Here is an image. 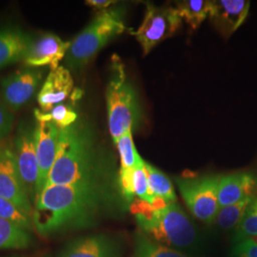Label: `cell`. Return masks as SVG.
Instances as JSON below:
<instances>
[{
    "instance_id": "6da1fadb",
    "label": "cell",
    "mask_w": 257,
    "mask_h": 257,
    "mask_svg": "<svg viewBox=\"0 0 257 257\" xmlns=\"http://www.w3.org/2000/svg\"><path fill=\"white\" fill-rule=\"evenodd\" d=\"M100 202L97 183L46 186L35 201L33 224L48 236L85 224Z\"/></svg>"
},
{
    "instance_id": "7a4b0ae2",
    "label": "cell",
    "mask_w": 257,
    "mask_h": 257,
    "mask_svg": "<svg viewBox=\"0 0 257 257\" xmlns=\"http://www.w3.org/2000/svg\"><path fill=\"white\" fill-rule=\"evenodd\" d=\"M96 159L91 130L81 122L59 128L57 155L46 186L96 183Z\"/></svg>"
},
{
    "instance_id": "3957f363",
    "label": "cell",
    "mask_w": 257,
    "mask_h": 257,
    "mask_svg": "<svg viewBox=\"0 0 257 257\" xmlns=\"http://www.w3.org/2000/svg\"><path fill=\"white\" fill-rule=\"evenodd\" d=\"M124 31L118 11H103L72 41L65 67L73 71L82 69L110 39Z\"/></svg>"
},
{
    "instance_id": "277c9868",
    "label": "cell",
    "mask_w": 257,
    "mask_h": 257,
    "mask_svg": "<svg viewBox=\"0 0 257 257\" xmlns=\"http://www.w3.org/2000/svg\"><path fill=\"white\" fill-rule=\"evenodd\" d=\"M112 65L106 98L110 137L116 143L137 123L138 107L137 94L127 79L123 65L118 62Z\"/></svg>"
},
{
    "instance_id": "5b68a950",
    "label": "cell",
    "mask_w": 257,
    "mask_h": 257,
    "mask_svg": "<svg viewBox=\"0 0 257 257\" xmlns=\"http://www.w3.org/2000/svg\"><path fill=\"white\" fill-rule=\"evenodd\" d=\"M138 226L149 238L173 248H189L196 241L197 232L182 208L171 203L165 210L156 211L153 219L137 217Z\"/></svg>"
},
{
    "instance_id": "8992f818",
    "label": "cell",
    "mask_w": 257,
    "mask_h": 257,
    "mask_svg": "<svg viewBox=\"0 0 257 257\" xmlns=\"http://www.w3.org/2000/svg\"><path fill=\"white\" fill-rule=\"evenodd\" d=\"M220 176L177 178L176 184L184 202L193 216L204 223H212L219 210L218 184Z\"/></svg>"
},
{
    "instance_id": "52a82bcc",
    "label": "cell",
    "mask_w": 257,
    "mask_h": 257,
    "mask_svg": "<svg viewBox=\"0 0 257 257\" xmlns=\"http://www.w3.org/2000/svg\"><path fill=\"white\" fill-rule=\"evenodd\" d=\"M181 21L182 19L175 8L170 6L156 7L153 4H147L141 25L136 32H132V35L137 37L143 49V54L146 55L157 44L173 37L181 26Z\"/></svg>"
},
{
    "instance_id": "ba28073f",
    "label": "cell",
    "mask_w": 257,
    "mask_h": 257,
    "mask_svg": "<svg viewBox=\"0 0 257 257\" xmlns=\"http://www.w3.org/2000/svg\"><path fill=\"white\" fill-rule=\"evenodd\" d=\"M42 71L25 67L0 81L2 101L12 110H18L30 101L42 82Z\"/></svg>"
},
{
    "instance_id": "9c48e42d",
    "label": "cell",
    "mask_w": 257,
    "mask_h": 257,
    "mask_svg": "<svg viewBox=\"0 0 257 257\" xmlns=\"http://www.w3.org/2000/svg\"><path fill=\"white\" fill-rule=\"evenodd\" d=\"M15 156L19 174L31 199L36 196L38 180L37 153V125H21L15 141Z\"/></svg>"
},
{
    "instance_id": "30bf717a",
    "label": "cell",
    "mask_w": 257,
    "mask_h": 257,
    "mask_svg": "<svg viewBox=\"0 0 257 257\" xmlns=\"http://www.w3.org/2000/svg\"><path fill=\"white\" fill-rule=\"evenodd\" d=\"M0 197L33 215L32 199L19 174L15 153L9 148L0 150Z\"/></svg>"
},
{
    "instance_id": "8fae6325",
    "label": "cell",
    "mask_w": 257,
    "mask_h": 257,
    "mask_svg": "<svg viewBox=\"0 0 257 257\" xmlns=\"http://www.w3.org/2000/svg\"><path fill=\"white\" fill-rule=\"evenodd\" d=\"M71 43L55 34L42 35L33 40L23 62L29 68L50 67L51 70H55L65 59Z\"/></svg>"
},
{
    "instance_id": "7c38bea8",
    "label": "cell",
    "mask_w": 257,
    "mask_h": 257,
    "mask_svg": "<svg viewBox=\"0 0 257 257\" xmlns=\"http://www.w3.org/2000/svg\"><path fill=\"white\" fill-rule=\"evenodd\" d=\"M59 138V128L51 122H37V153L38 180L35 201L46 187L51 171L55 165ZM35 203V202H34Z\"/></svg>"
},
{
    "instance_id": "4fadbf2b",
    "label": "cell",
    "mask_w": 257,
    "mask_h": 257,
    "mask_svg": "<svg viewBox=\"0 0 257 257\" xmlns=\"http://www.w3.org/2000/svg\"><path fill=\"white\" fill-rule=\"evenodd\" d=\"M74 89V79L69 69L59 66L51 70L37 93V101L41 110L47 112L65 101Z\"/></svg>"
},
{
    "instance_id": "5bb4252c",
    "label": "cell",
    "mask_w": 257,
    "mask_h": 257,
    "mask_svg": "<svg viewBox=\"0 0 257 257\" xmlns=\"http://www.w3.org/2000/svg\"><path fill=\"white\" fill-rule=\"evenodd\" d=\"M248 9V0L211 1L210 18L223 37H230L245 21Z\"/></svg>"
},
{
    "instance_id": "9a60e30c",
    "label": "cell",
    "mask_w": 257,
    "mask_h": 257,
    "mask_svg": "<svg viewBox=\"0 0 257 257\" xmlns=\"http://www.w3.org/2000/svg\"><path fill=\"white\" fill-rule=\"evenodd\" d=\"M34 38L19 28L0 29V69L24 61Z\"/></svg>"
},
{
    "instance_id": "2e32d148",
    "label": "cell",
    "mask_w": 257,
    "mask_h": 257,
    "mask_svg": "<svg viewBox=\"0 0 257 257\" xmlns=\"http://www.w3.org/2000/svg\"><path fill=\"white\" fill-rule=\"evenodd\" d=\"M256 187L257 179L251 174L237 173L220 176L218 184L219 207L229 206L253 196Z\"/></svg>"
},
{
    "instance_id": "e0dca14e",
    "label": "cell",
    "mask_w": 257,
    "mask_h": 257,
    "mask_svg": "<svg viewBox=\"0 0 257 257\" xmlns=\"http://www.w3.org/2000/svg\"><path fill=\"white\" fill-rule=\"evenodd\" d=\"M60 257H118L116 248L104 235L75 239L61 252Z\"/></svg>"
},
{
    "instance_id": "ac0fdd59",
    "label": "cell",
    "mask_w": 257,
    "mask_h": 257,
    "mask_svg": "<svg viewBox=\"0 0 257 257\" xmlns=\"http://www.w3.org/2000/svg\"><path fill=\"white\" fill-rule=\"evenodd\" d=\"M181 19L189 24L193 30H196L202 24L207 16L210 15L211 1L188 0L178 2L175 8Z\"/></svg>"
},
{
    "instance_id": "d6986e66",
    "label": "cell",
    "mask_w": 257,
    "mask_h": 257,
    "mask_svg": "<svg viewBox=\"0 0 257 257\" xmlns=\"http://www.w3.org/2000/svg\"><path fill=\"white\" fill-rule=\"evenodd\" d=\"M35 116L37 122H51L59 128H65L74 125L77 121V112L69 105L58 104L47 112L35 110Z\"/></svg>"
},
{
    "instance_id": "ffe728a7",
    "label": "cell",
    "mask_w": 257,
    "mask_h": 257,
    "mask_svg": "<svg viewBox=\"0 0 257 257\" xmlns=\"http://www.w3.org/2000/svg\"><path fill=\"white\" fill-rule=\"evenodd\" d=\"M145 170L147 173L149 186L156 196H160L164 198L169 203L176 202L174 186L171 180L167 177L165 174L157 170L154 166L150 165L145 162Z\"/></svg>"
},
{
    "instance_id": "44dd1931",
    "label": "cell",
    "mask_w": 257,
    "mask_h": 257,
    "mask_svg": "<svg viewBox=\"0 0 257 257\" xmlns=\"http://www.w3.org/2000/svg\"><path fill=\"white\" fill-rule=\"evenodd\" d=\"M135 257H189L178 249L170 248L139 234L136 241Z\"/></svg>"
},
{
    "instance_id": "7402d4cb",
    "label": "cell",
    "mask_w": 257,
    "mask_h": 257,
    "mask_svg": "<svg viewBox=\"0 0 257 257\" xmlns=\"http://www.w3.org/2000/svg\"><path fill=\"white\" fill-rule=\"evenodd\" d=\"M253 198V196H249L239 202L221 207L214 221L220 228L225 230H229L239 225Z\"/></svg>"
},
{
    "instance_id": "603a6c76",
    "label": "cell",
    "mask_w": 257,
    "mask_h": 257,
    "mask_svg": "<svg viewBox=\"0 0 257 257\" xmlns=\"http://www.w3.org/2000/svg\"><path fill=\"white\" fill-rule=\"evenodd\" d=\"M115 144L119 153L121 168L136 169L145 163L136 149L132 130L121 137Z\"/></svg>"
},
{
    "instance_id": "cb8c5ba5",
    "label": "cell",
    "mask_w": 257,
    "mask_h": 257,
    "mask_svg": "<svg viewBox=\"0 0 257 257\" xmlns=\"http://www.w3.org/2000/svg\"><path fill=\"white\" fill-rule=\"evenodd\" d=\"M0 218L13 222L24 230H30L34 226L33 215L21 210L17 205L0 197Z\"/></svg>"
},
{
    "instance_id": "d4e9b609",
    "label": "cell",
    "mask_w": 257,
    "mask_h": 257,
    "mask_svg": "<svg viewBox=\"0 0 257 257\" xmlns=\"http://www.w3.org/2000/svg\"><path fill=\"white\" fill-rule=\"evenodd\" d=\"M237 236L241 240L257 236V197L249 204L241 222L239 223Z\"/></svg>"
},
{
    "instance_id": "484cf974",
    "label": "cell",
    "mask_w": 257,
    "mask_h": 257,
    "mask_svg": "<svg viewBox=\"0 0 257 257\" xmlns=\"http://www.w3.org/2000/svg\"><path fill=\"white\" fill-rule=\"evenodd\" d=\"M134 188L136 195L139 199L145 200L149 203H152L154 200L156 195L152 193L149 186L145 163L134 169Z\"/></svg>"
},
{
    "instance_id": "4316f807",
    "label": "cell",
    "mask_w": 257,
    "mask_h": 257,
    "mask_svg": "<svg viewBox=\"0 0 257 257\" xmlns=\"http://www.w3.org/2000/svg\"><path fill=\"white\" fill-rule=\"evenodd\" d=\"M119 185L123 196L128 201L133 202L136 196L134 188V169H120Z\"/></svg>"
},
{
    "instance_id": "83f0119b",
    "label": "cell",
    "mask_w": 257,
    "mask_h": 257,
    "mask_svg": "<svg viewBox=\"0 0 257 257\" xmlns=\"http://www.w3.org/2000/svg\"><path fill=\"white\" fill-rule=\"evenodd\" d=\"M14 114L6 104L0 100V141L3 140L13 130Z\"/></svg>"
},
{
    "instance_id": "f1b7e54d",
    "label": "cell",
    "mask_w": 257,
    "mask_h": 257,
    "mask_svg": "<svg viewBox=\"0 0 257 257\" xmlns=\"http://www.w3.org/2000/svg\"><path fill=\"white\" fill-rule=\"evenodd\" d=\"M131 211L136 214L137 217H140L146 220L154 218L156 211L152 207L151 203L141 199H135L131 204Z\"/></svg>"
},
{
    "instance_id": "f546056e",
    "label": "cell",
    "mask_w": 257,
    "mask_h": 257,
    "mask_svg": "<svg viewBox=\"0 0 257 257\" xmlns=\"http://www.w3.org/2000/svg\"><path fill=\"white\" fill-rule=\"evenodd\" d=\"M234 251L237 257H257V242L251 238L241 240Z\"/></svg>"
},
{
    "instance_id": "4dcf8cb0",
    "label": "cell",
    "mask_w": 257,
    "mask_h": 257,
    "mask_svg": "<svg viewBox=\"0 0 257 257\" xmlns=\"http://www.w3.org/2000/svg\"><path fill=\"white\" fill-rule=\"evenodd\" d=\"M112 3H114V1H111V0H88V1H86L87 5L98 10L106 9Z\"/></svg>"
},
{
    "instance_id": "1f68e13d",
    "label": "cell",
    "mask_w": 257,
    "mask_h": 257,
    "mask_svg": "<svg viewBox=\"0 0 257 257\" xmlns=\"http://www.w3.org/2000/svg\"><path fill=\"white\" fill-rule=\"evenodd\" d=\"M171 203L166 201L164 198L160 197V196H155L154 200L151 203L152 207L154 208V210L156 211H160L165 210L166 208L170 205Z\"/></svg>"
},
{
    "instance_id": "d6a6232c",
    "label": "cell",
    "mask_w": 257,
    "mask_h": 257,
    "mask_svg": "<svg viewBox=\"0 0 257 257\" xmlns=\"http://www.w3.org/2000/svg\"><path fill=\"white\" fill-rule=\"evenodd\" d=\"M5 248H7V249L8 248H16V247L11 241L0 234V249H5Z\"/></svg>"
}]
</instances>
